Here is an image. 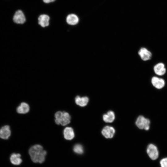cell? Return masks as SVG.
Instances as JSON below:
<instances>
[{
    "label": "cell",
    "instance_id": "obj_17",
    "mask_svg": "<svg viewBox=\"0 0 167 167\" xmlns=\"http://www.w3.org/2000/svg\"><path fill=\"white\" fill-rule=\"evenodd\" d=\"M103 118L105 122H113L115 118L114 113L113 111H109L107 113L103 115Z\"/></svg>",
    "mask_w": 167,
    "mask_h": 167
},
{
    "label": "cell",
    "instance_id": "obj_10",
    "mask_svg": "<svg viewBox=\"0 0 167 167\" xmlns=\"http://www.w3.org/2000/svg\"><path fill=\"white\" fill-rule=\"evenodd\" d=\"M155 73L159 76L164 75L166 72V69L165 65L162 62H159L155 65L153 67Z\"/></svg>",
    "mask_w": 167,
    "mask_h": 167
},
{
    "label": "cell",
    "instance_id": "obj_7",
    "mask_svg": "<svg viewBox=\"0 0 167 167\" xmlns=\"http://www.w3.org/2000/svg\"><path fill=\"white\" fill-rule=\"evenodd\" d=\"M13 20L17 24H23L25 22L26 18L21 10H18L15 12L13 17Z\"/></svg>",
    "mask_w": 167,
    "mask_h": 167
},
{
    "label": "cell",
    "instance_id": "obj_13",
    "mask_svg": "<svg viewBox=\"0 0 167 167\" xmlns=\"http://www.w3.org/2000/svg\"><path fill=\"white\" fill-rule=\"evenodd\" d=\"M21 157V156L19 153H13L10 156V161L13 165H19L22 162Z\"/></svg>",
    "mask_w": 167,
    "mask_h": 167
},
{
    "label": "cell",
    "instance_id": "obj_6",
    "mask_svg": "<svg viewBox=\"0 0 167 167\" xmlns=\"http://www.w3.org/2000/svg\"><path fill=\"white\" fill-rule=\"evenodd\" d=\"M151 82L152 85L157 89H162L165 84V81L163 79L156 76L152 78Z\"/></svg>",
    "mask_w": 167,
    "mask_h": 167
},
{
    "label": "cell",
    "instance_id": "obj_2",
    "mask_svg": "<svg viewBox=\"0 0 167 167\" xmlns=\"http://www.w3.org/2000/svg\"><path fill=\"white\" fill-rule=\"evenodd\" d=\"M56 123L58 125L66 126L70 122L71 117L67 112L65 111H58L55 114Z\"/></svg>",
    "mask_w": 167,
    "mask_h": 167
},
{
    "label": "cell",
    "instance_id": "obj_18",
    "mask_svg": "<svg viewBox=\"0 0 167 167\" xmlns=\"http://www.w3.org/2000/svg\"><path fill=\"white\" fill-rule=\"evenodd\" d=\"M73 151L75 153L78 154H82L84 152L83 146L79 144H76L74 146Z\"/></svg>",
    "mask_w": 167,
    "mask_h": 167
},
{
    "label": "cell",
    "instance_id": "obj_15",
    "mask_svg": "<svg viewBox=\"0 0 167 167\" xmlns=\"http://www.w3.org/2000/svg\"><path fill=\"white\" fill-rule=\"evenodd\" d=\"M75 101L77 105L81 107H84L88 104L89 99L87 96L80 97L78 96L75 97Z\"/></svg>",
    "mask_w": 167,
    "mask_h": 167
},
{
    "label": "cell",
    "instance_id": "obj_9",
    "mask_svg": "<svg viewBox=\"0 0 167 167\" xmlns=\"http://www.w3.org/2000/svg\"><path fill=\"white\" fill-rule=\"evenodd\" d=\"M115 133L114 129L112 126H106L102 129L101 133L106 138H112L113 136Z\"/></svg>",
    "mask_w": 167,
    "mask_h": 167
},
{
    "label": "cell",
    "instance_id": "obj_11",
    "mask_svg": "<svg viewBox=\"0 0 167 167\" xmlns=\"http://www.w3.org/2000/svg\"><path fill=\"white\" fill-rule=\"evenodd\" d=\"M49 16L46 15H41L38 18V23L42 27L48 26L49 24Z\"/></svg>",
    "mask_w": 167,
    "mask_h": 167
},
{
    "label": "cell",
    "instance_id": "obj_3",
    "mask_svg": "<svg viewBox=\"0 0 167 167\" xmlns=\"http://www.w3.org/2000/svg\"><path fill=\"white\" fill-rule=\"evenodd\" d=\"M135 124L139 129L148 131L150 128V121L149 119L142 115H140L137 118Z\"/></svg>",
    "mask_w": 167,
    "mask_h": 167
},
{
    "label": "cell",
    "instance_id": "obj_19",
    "mask_svg": "<svg viewBox=\"0 0 167 167\" xmlns=\"http://www.w3.org/2000/svg\"><path fill=\"white\" fill-rule=\"evenodd\" d=\"M161 167H167V157L162 159L160 161Z\"/></svg>",
    "mask_w": 167,
    "mask_h": 167
},
{
    "label": "cell",
    "instance_id": "obj_1",
    "mask_svg": "<svg viewBox=\"0 0 167 167\" xmlns=\"http://www.w3.org/2000/svg\"><path fill=\"white\" fill-rule=\"evenodd\" d=\"M29 153L32 161L34 163H42L45 160L46 151L41 145L36 144L32 146L29 150Z\"/></svg>",
    "mask_w": 167,
    "mask_h": 167
},
{
    "label": "cell",
    "instance_id": "obj_5",
    "mask_svg": "<svg viewBox=\"0 0 167 167\" xmlns=\"http://www.w3.org/2000/svg\"><path fill=\"white\" fill-rule=\"evenodd\" d=\"M11 131L9 125H4L0 129V138L4 140L7 139L11 136Z\"/></svg>",
    "mask_w": 167,
    "mask_h": 167
},
{
    "label": "cell",
    "instance_id": "obj_12",
    "mask_svg": "<svg viewBox=\"0 0 167 167\" xmlns=\"http://www.w3.org/2000/svg\"><path fill=\"white\" fill-rule=\"evenodd\" d=\"M63 135L65 139L68 140L72 139L75 136L73 129L71 127H67L63 131Z\"/></svg>",
    "mask_w": 167,
    "mask_h": 167
},
{
    "label": "cell",
    "instance_id": "obj_14",
    "mask_svg": "<svg viewBox=\"0 0 167 167\" xmlns=\"http://www.w3.org/2000/svg\"><path fill=\"white\" fill-rule=\"evenodd\" d=\"M29 106L27 103L22 102L16 109L17 112L20 114H25L28 112Z\"/></svg>",
    "mask_w": 167,
    "mask_h": 167
},
{
    "label": "cell",
    "instance_id": "obj_8",
    "mask_svg": "<svg viewBox=\"0 0 167 167\" xmlns=\"http://www.w3.org/2000/svg\"><path fill=\"white\" fill-rule=\"evenodd\" d=\"M138 54L141 59L144 61L150 59L152 57L151 52L144 47H142L138 51Z\"/></svg>",
    "mask_w": 167,
    "mask_h": 167
},
{
    "label": "cell",
    "instance_id": "obj_4",
    "mask_svg": "<svg viewBox=\"0 0 167 167\" xmlns=\"http://www.w3.org/2000/svg\"><path fill=\"white\" fill-rule=\"evenodd\" d=\"M147 153L149 157L152 160L156 159L159 156V152L156 146L153 144L148 145L147 149Z\"/></svg>",
    "mask_w": 167,
    "mask_h": 167
},
{
    "label": "cell",
    "instance_id": "obj_16",
    "mask_svg": "<svg viewBox=\"0 0 167 167\" xmlns=\"http://www.w3.org/2000/svg\"><path fill=\"white\" fill-rule=\"evenodd\" d=\"M67 23L71 25H75L77 24L79 19L77 15L74 14L68 15L66 18Z\"/></svg>",
    "mask_w": 167,
    "mask_h": 167
},
{
    "label": "cell",
    "instance_id": "obj_20",
    "mask_svg": "<svg viewBox=\"0 0 167 167\" xmlns=\"http://www.w3.org/2000/svg\"><path fill=\"white\" fill-rule=\"evenodd\" d=\"M43 2L46 3H49L54 2L55 0H43Z\"/></svg>",
    "mask_w": 167,
    "mask_h": 167
}]
</instances>
